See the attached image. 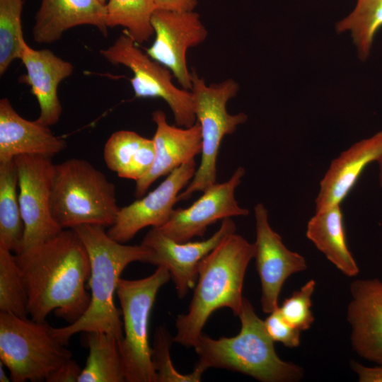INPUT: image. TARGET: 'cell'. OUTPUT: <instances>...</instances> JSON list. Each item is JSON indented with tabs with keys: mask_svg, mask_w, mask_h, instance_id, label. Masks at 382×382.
<instances>
[{
	"mask_svg": "<svg viewBox=\"0 0 382 382\" xmlns=\"http://www.w3.org/2000/svg\"><path fill=\"white\" fill-rule=\"evenodd\" d=\"M28 299L31 319L45 322L54 311L69 324L86 311L91 294L86 289L90 260L82 241L72 228L14 255Z\"/></svg>",
	"mask_w": 382,
	"mask_h": 382,
	"instance_id": "6da1fadb",
	"label": "cell"
},
{
	"mask_svg": "<svg viewBox=\"0 0 382 382\" xmlns=\"http://www.w3.org/2000/svg\"><path fill=\"white\" fill-rule=\"evenodd\" d=\"M104 227L83 224L73 228L88 253L91 274L88 284L91 301L86 311L76 322L52 328L54 337L66 345L80 332H103L121 340L123 323L114 303L120 275L131 262L150 261V251L141 244L128 245L112 239Z\"/></svg>",
	"mask_w": 382,
	"mask_h": 382,
	"instance_id": "7a4b0ae2",
	"label": "cell"
},
{
	"mask_svg": "<svg viewBox=\"0 0 382 382\" xmlns=\"http://www.w3.org/2000/svg\"><path fill=\"white\" fill-rule=\"evenodd\" d=\"M255 253L254 243L233 233L199 262L188 311L176 318L174 342L193 347L209 316L219 308H228L238 316L245 274Z\"/></svg>",
	"mask_w": 382,
	"mask_h": 382,
	"instance_id": "3957f363",
	"label": "cell"
},
{
	"mask_svg": "<svg viewBox=\"0 0 382 382\" xmlns=\"http://www.w3.org/2000/svg\"><path fill=\"white\" fill-rule=\"evenodd\" d=\"M238 317L241 330L234 337L212 339L202 333L193 346L199 357L196 365L204 371L216 368L240 372L262 382H290L303 378L300 366L277 355L264 321L245 297Z\"/></svg>",
	"mask_w": 382,
	"mask_h": 382,
	"instance_id": "277c9868",
	"label": "cell"
},
{
	"mask_svg": "<svg viewBox=\"0 0 382 382\" xmlns=\"http://www.w3.org/2000/svg\"><path fill=\"white\" fill-rule=\"evenodd\" d=\"M50 207L62 229L83 224L110 227L120 208L115 185L90 162L76 158L54 165Z\"/></svg>",
	"mask_w": 382,
	"mask_h": 382,
	"instance_id": "5b68a950",
	"label": "cell"
},
{
	"mask_svg": "<svg viewBox=\"0 0 382 382\" xmlns=\"http://www.w3.org/2000/svg\"><path fill=\"white\" fill-rule=\"evenodd\" d=\"M192 94L195 115L202 136L201 161L189 184L178 195V200H187L196 192H204L216 183V159L221 142L246 122L243 112L231 115L226 105L238 91V83L232 79L207 85L203 77L192 71Z\"/></svg>",
	"mask_w": 382,
	"mask_h": 382,
	"instance_id": "8992f818",
	"label": "cell"
},
{
	"mask_svg": "<svg viewBox=\"0 0 382 382\" xmlns=\"http://www.w3.org/2000/svg\"><path fill=\"white\" fill-rule=\"evenodd\" d=\"M46 321L0 312V359L13 382H39L47 378L72 353L55 338Z\"/></svg>",
	"mask_w": 382,
	"mask_h": 382,
	"instance_id": "52a82bcc",
	"label": "cell"
},
{
	"mask_svg": "<svg viewBox=\"0 0 382 382\" xmlns=\"http://www.w3.org/2000/svg\"><path fill=\"white\" fill-rule=\"evenodd\" d=\"M170 279L169 271L158 266L147 277L119 281L116 294L122 310L123 337L118 345L125 381L157 382L149 343V321L157 293Z\"/></svg>",
	"mask_w": 382,
	"mask_h": 382,
	"instance_id": "ba28073f",
	"label": "cell"
},
{
	"mask_svg": "<svg viewBox=\"0 0 382 382\" xmlns=\"http://www.w3.org/2000/svg\"><path fill=\"white\" fill-rule=\"evenodd\" d=\"M100 54L111 64L132 71L130 83L135 98L163 100L179 127H190L196 122L190 91L177 87L172 72L144 52L125 32Z\"/></svg>",
	"mask_w": 382,
	"mask_h": 382,
	"instance_id": "9c48e42d",
	"label": "cell"
},
{
	"mask_svg": "<svg viewBox=\"0 0 382 382\" xmlns=\"http://www.w3.org/2000/svg\"><path fill=\"white\" fill-rule=\"evenodd\" d=\"M14 160L25 229L23 250L54 237L63 229L55 222L51 213V187L55 165L52 158L20 155Z\"/></svg>",
	"mask_w": 382,
	"mask_h": 382,
	"instance_id": "30bf717a",
	"label": "cell"
},
{
	"mask_svg": "<svg viewBox=\"0 0 382 382\" xmlns=\"http://www.w3.org/2000/svg\"><path fill=\"white\" fill-rule=\"evenodd\" d=\"M154 40L146 50L153 59L168 68L181 88L190 90L192 71L187 67V50L203 43L208 31L198 13L156 9L151 19Z\"/></svg>",
	"mask_w": 382,
	"mask_h": 382,
	"instance_id": "8fae6325",
	"label": "cell"
},
{
	"mask_svg": "<svg viewBox=\"0 0 382 382\" xmlns=\"http://www.w3.org/2000/svg\"><path fill=\"white\" fill-rule=\"evenodd\" d=\"M196 169L195 158L185 162L147 195L120 208L108 234L115 241L125 243L145 227L162 226L170 219L179 194L189 184Z\"/></svg>",
	"mask_w": 382,
	"mask_h": 382,
	"instance_id": "7c38bea8",
	"label": "cell"
},
{
	"mask_svg": "<svg viewBox=\"0 0 382 382\" xmlns=\"http://www.w3.org/2000/svg\"><path fill=\"white\" fill-rule=\"evenodd\" d=\"M245 172L244 168L238 167L227 181L206 189L190 207L174 209L168 221L156 228L172 240L184 243L203 236L207 227L220 219L248 215L249 211L240 207L235 198L236 188Z\"/></svg>",
	"mask_w": 382,
	"mask_h": 382,
	"instance_id": "4fadbf2b",
	"label": "cell"
},
{
	"mask_svg": "<svg viewBox=\"0 0 382 382\" xmlns=\"http://www.w3.org/2000/svg\"><path fill=\"white\" fill-rule=\"evenodd\" d=\"M256 240L255 258L261 283L262 311L276 310L282 288L293 274L307 268L305 257L287 248L282 237L270 226L266 207L258 203L254 207Z\"/></svg>",
	"mask_w": 382,
	"mask_h": 382,
	"instance_id": "5bb4252c",
	"label": "cell"
},
{
	"mask_svg": "<svg viewBox=\"0 0 382 382\" xmlns=\"http://www.w3.org/2000/svg\"><path fill=\"white\" fill-rule=\"evenodd\" d=\"M231 218L222 220L219 228L208 239L196 242H176L156 228L144 236L141 245L151 253L149 263L165 267L170 274L179 298L183 299L194 289L198 278L199 262L226 236L236 233Z\"/></svg>",
	"mask_w": 382,
	"mask_h": 382,
	"instance_id": "9a60e30c",
	"label": "cell"
},
{
	"mask_svg": "<svg viewBox=\"0 0 382 382\" xmlns=\"http://www.w3.org/2000/svg\"><path fill=\"white\" fill-rule=\"evenodd\" d=\"M350 294L347 318L352 347L360 357L382 366V282L354 280Z\"/></svg>",
	"mask_w": 382,
	"mask_h": 382,
	"instance_id": "2e32d148",
	"label": "cell"
},
{
	"mask_svg": "<svg viewBox=\"0 0 382 382\" xmlns=\"http://www.w3.org/2000/svg\"><path fill=\"white\" fill-rule=\"evenodd\" d=\"M151 118L156 125L152 139L154 160L149 172L136 182L137 198L143 197L157 179L195 158L202 151L201 129L197 121L190 127H177L168 124L161 110L154 111Z\"/></svg>",
	"mask_w": 382,
	"mask_h": 382,
	"instance_id": "e0dca14e",
	"label": "cell"
},
{
	"mask_svg": "<svg viewBox=\"0 0 382 382\" xmlns=\"http://www.w3.org/2000/svg\"><path fill=\"white\" fill-rule=\"evenodd\" d=\"M20 59L27 74L21 77L31 88L39 107L38 122L51 126L60 119L62 107L58 97L59 83L71 75L74 66L68 61L57 57L47 49L35 50L25 42L23 43Z\"/></svg>",
	"mask_w": 382,
	"mask_h": 382,
	"instance_id": "ac0fdd59",
	"label": "cell"
},
{
	"mask_svg": "<svg viewBox=\"0 0 382 382\" xmlns=\"http://www.w3.org/2000/svg\"><path fill=\"white\" fill-rule=\"evenodd\" d=\"M382 155V131L361 139L333 159L320 180L316 212L340 204L364 169Z\"/></svg>",
	"mask_w": 382,
	"mask_h": 382,
	"instance_id": "d6986e66",
	"label": "cell"
},
{
	"mask_svg": "<svg viewBox=\"0 0 382 382\" xmlns=\"http://www.w3.org/2000/svg\"><path fill=\"white\" fill-rule=\"evenodd\" d=\"M66 147L48 126L21 117L8 98L0 100V162L20 155L52 157Z\"/></svg>",
	"mask_w": 382,
	"mask_h": 382,
	"instance_id": "ffe728a7",
	"label": "cell"
},
{
	"mask_svg": "<svg viewBox=\"0 0 382 382\" xmlns=\"http://www.w3.org/2000/svg\"><path fill=\"white\" fill-rule=\"evenodd\" d=\"M82 25L95 26L106 36L105 4L100 0H41L33 28V40L51 44L67 30Z\"/></svg>",
	"mask_w": 382,
	"mask_h": 382,
	"instance_id": "44dd1931",
	"label": "cell"
},
{
	"mask_svg": "<svg viewBox=\"0 0 382 382\" xmlns=\"http://www.w3.org/2000/svg\"><path fill=\"white\" fill-rule=\"evenodd\" d=\"M306 234L345 275L352 277L359 274V267L347 244L340 204L316 212L307 224Z\"/></svg>",
	"mask_w": 382,
	"mask_h": 382,
	"instance_id": "7402d4cb",
	"label": "cell"
},
{
	"mask_svg": "<svg viewBox=\"0 0 382 382\" xmlns=\"http://www.w3.org/2000/svg\"><path fill=\"white\" fill-rule=\"evenodd\" d=\"M103 158L108 169L120 178L137 182L149 172L154 163L153 139L133 131L115 132L105 144Z\"/></svg>",
	"mask_w": 382,
	"mask_h": 382,
	"instance_id": "603a6c76",
	"label": "cell"
},
{
	"mask_svg": "<svg viewBox=\"0 0 382 382\" xmlns=\"http://www.w3.org/2000/svg\"><path fill=\"white\" fill-rule=\"evenodd\" d=\"M18 189L14 158L0 162V247L14 255L23 250L25 231Z\"/></svg>",
	"mask_w": 382,
	"mask_h": 382,
	"instance_id": "cb8c5ba5",
	"label": "cell"
},
{
	"mask_svg": "<svg viewBox=\"0 0 382 382\" xmlns=\"http://www.w3.org/2000/svg\"><path fill=\"white\" fill-rule=\"evenodd\" d=\"M89 353L79 382H124L118 340L103 332H86Z\"/></svg>",
	"mask_w": 382,
	"mask_h": 382,
	"instance_id": "d4e9b609",
	"label": "cell"
},
{
	"mask_svg": "<svg viewBox=\"0 0 382 382\" xmlns=\"http://www.w3.org/2000/svg\"><path fill=\"white\" fill-rule=\"evenodd\" d=\"M108 28L121 26L137 45L154 35L151 19L154 0H108L105 4Z\"/></svg>",
	"mask_w": 382,
	"mask_h": 382,
	"instance_id": "484cf974",
	"label": "cell"
},
{
	"mask_svg": "<svg viewBox=\"0 0 382 382\" xmlns=\"http://www.w3.org/2000/svg\"><path fill=\"white\" fill-rule=\"evenodd\" d=\"M382 28V0H357L352 11L337 23L339 33L349 32L361 60H366L377 32Z\"/></svg>",
	"mask_w": 382,
	"mask_h": 382,
	"instance_id": "4316f807",
	"label": "cell"
},
{
	"mask_svg": "<svg viewBox=\"0 0 382 382\" xmlns=\"http://www.w3.org/2000/svg\"><path fill=\"white\" fill-rule=\"evenodd\" d=\"M0 312L28 318V299L21 274L10 250L0 247Z\"/></svg>",
	"mask_w": 382,
	"mask_h": 382,
	"instance_id": "83f0119b",
	"label": "cell"
},
{
	"mask_svg": "<svg viewBox=\"0 0 382 382\" xmlns=\"http://www.w3.org/2000/svg\"><path fill=\"white\" fill-rule=\"evenodd\" d=\"M23 0H0V75L20 59L25 39L21 14Z\"/></svg>",
	"mask_w": 382,
	"mask_h": 382,
	"instance_id": "f1b7e54d",
	"label": "cell"
},
{
	"mask_svg": "<svg viewBox=\"0 0 382 382\" xmlns=\"http://www.w3.org/2000/svg\"><path fill=\"white\" fill-rule=\"evenodd\" d=\"M173 341L169 332L163 326L156 328L153 347L151 361L156 373L157 382H199L205 371L197 365L190 374H183L176 371L170 359V348Z\"/></svg>",
	"mask_w": 382,
	"mask_h": 382,
	"instance_id": "f546056e",
	"label": "cell"
},
{
	"mask_svg": "<svg viewBox=\"0 0 382 382\" xmlns=\"http://www.w3.org/2000/svg\"><path fill=\"white\" fill-rule=\"evenodd\" d=\"M314 279L308 280L299 290L284 299L279 310L283 318L296 329H309L314 322L311 310L312 296L316 287Z\"/></svg>",
	"mask_w": 382,
	"mask_h": 382,
	"instance_id": "4dcf8cb0",
	"label": "cell"
},
{
	"mask_svg": "<svg viewBox=\"0 0 382 382\" xmlns=\"http://www.w3.org/2000/svg\"><path fill=\"white\" fill-rule=\"evenodd\" d=\"M264 320L265 329L274 342L282 343L289 348L301 344V330L289 324L282 316L279 307L269 313Z\"/></svg>",
	"mask_w": 382,
	"mask_h": 382,
	"instance_id": "1f68e13d",
	"label": "cell"
},
{
	"mask_svg": "<svg viewBox=\"0 0 382 382\" xmlns=\"http://www.w3.org/2000/svg\"><path fill=\"white\" fill-rule=\"evenodd\" d=\"M82 369L74 359L63 363L46 379L47 382H79Z\"/></svg>",
	"mask_w": 382,
	"mask_h": 382,
	"instance_id": "d6a6232c",
	"label": "cell"
},
{
	"mask_svg": "<svg viewBox=\"0 0 382 382\" xmlns=\"http://www.w3.org/2000/svg\"><path fill=\"white\" fill-rule=\"evenodd\" d=\"M350 367L357 374L360 382H382V366L368 367L351 361Z\"/></svg>",
	"mask_w": 382,
	"mask_h": 382,
	"instance_id": "836d02e7",
	"label": "cell"
},
{
	"mask_svg": "<svg viewBox=\"0 0 382 382\" xmlns=\"http://www.w3.org/2000/svg\"><path fill=\"white\" fill-rule=\"evenodd\" d=\"M199 0H154L156 9L185 12L192 11Z\"/></svg>",
	"mask_w": 382,
	"mask_h": 382,
	"instance_id": "e575fe53",
	"label": "cell"
},
{
	"mask_svg": "<svg viewBox=\"0 0 382 382\" xmlns=\"http://www.w3.org/2000/svg\"><path fill=\"white\" fill-rule=\"evenodd\" d=\"M4 364L0 361V381L1 382H8L11 380V378L8 376L7 374L4 370Z\"/></svg>",
	"mask_w": 382,
	"mask_h": 382,
	"instance_id": "d590c367",
	"label": "cell"
},
{
	"mask_svg": "<svg viewBox=\"0 0 382 382\" xmlns=\"http://www.w3.org/2000/svg\"><path fill=\"white\" fill-rule=\"evenodd\" d=\"M378 164V180L379 185L382 187V155L380 157L379 160L377 161Z\"/></svg>",
	"mask_w": 382,
	"mask_h": 382,
	"instance_id": "8d00e7d4",
	"label": "cell"
},
{
	"mask_svg": "<svg viewBox=\"0 0 382 382\" xmlns=\"http://www.w3.org/2000/svg\"><path fill=\"white\" fill-rule=\"evenodd\" d=\"M100 2H102L103 4H105L106 2H107V0H100Z\"/></svg>",
	"mask_w": 382,
	"mask_h": 382,
	"instance_id": "74e56055",
	"label": "cell"
}]
</instances>
